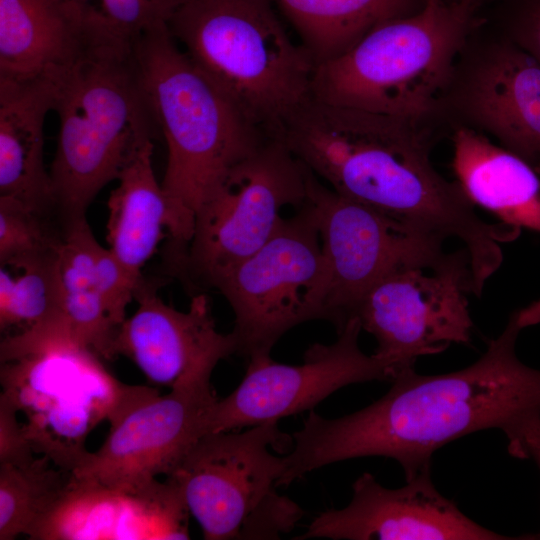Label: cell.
Instances as JSON below:
<instances>
[{"label": "cell", "instance_id": "cell-1", "mask_svg": "<svg viewBox=\"0 0 540 540\" xmlns=\"http://www.w3.org/2000/svg\"><path fill=\"white\" fill-rule=\"evenodd\" d=\"M540 324V300L510 315L473 364L446 374L402 370L380 399L328 419L310 411L292 435L279 480L288 486L309 472L347 459L383 456L400 464L406 480L431 470L433 454L462 436L501 430L510 452L540 419V370L516 355L520 333Z\"/></svg>", "mask_w": 540, "mask_h": 540}, {"label": "cell", "instance_id": "cell-2", "mask_svg": "<svg viewBox=\"0 0 540 540\" xmlns=\"http://www.w3.org/2000/svg\"><path fill=\"white\" fill-rule=\"evenodd\" d=\"M421 124L311 97L287 119L278 139L340 195L412 228L458 239L474 292L481 295L502 264L500 244L520 229L486 222L458 183L441 176Z\"/></svg>", "mask_w": 540, "mask_h": 540}, {"label": "cell", "instance_id": "cell-3", "mask_svg": "<svg viewBox=\"0 0 540 540\" xmlns=\"http://www.w3.org/2000/svg\"><path fill=\"white\" fill-rule=\"evenodd\" d=\"M133 48L144 93L167 145L161 185L171 209L170 236L184 246L200 206L268 136L193 65L166 21L140 34Z\"/></svg>", "mask_w": 540, "mask_h": 540}, {"label": "cell", "instance_id": "cell-4", "mask_svg": "<svg viewBox=\"0 0 540 540\" xmlns=\"http://www.w3.org/2000/svg\"><path fill=\"white\" fill-rule=\"evenodd\" d=\"M133 44L104 37L54 84L59 131L49 172L63 228L85 219L97 194L160 133Z\"/></svg>", "mask_w": 540, "mask_h": 540}, {"label": "cell", "instance_id": "cell-5", "mask_svg": "<svg viewBox=\"0 0 540 540\" xmlns=\"http://www.w3.org/2000/svg\"><path fill=\"white\" fill-rule=\"evenodd\" d=\"M272 0H183L167 20L193 65L268 137L312 97L316 64Z\"/></svg>", "mask_w": 540, "mask_h": 540}, {"label": "cell", "instance_id": "cell-6", "mask_svg": "<svg viewBox=\"0 0 540 540\" xmlns=\"http://www.w3.org/2000/svg\"><path fill=\"white\" fill-rule=\"evenodd\" d=\"M477 0L425 1L316 66L312 98L422 123L445 97Z\"/></svg>", "mask_w": 540, "mask_h": 540}, {"label": "cell", "instance_id": "cell-7", "mask_svg": "<svg viewBox=\"0 0 540 540\" xmlns=\"http://www.w3.org/2000/svg\"><path fill=\"white\" fill-rule=\"evenodd\" d=\"M0 358L2 392L25 412L34 451L70 472L97 422L111 424L154 390L118 382L60 321L6 336Z\"/></svg>", "mask_w": 540, "mask_h": 540}, {"label": "cell", "instance_id": "cell-8", "mask_svg": "<svg viewBox=\"0 0 540 540\" xmlns=\"http://www.w3.org/2000/svg\"><path fill=\"white\" fill-rule=\"evenodd\" d=\"M233 431L204 434L166 479L205 539H277L303 515L276 492L286 465L269 451L292 440H285L277 423Z\"/></svg>", "mask_w": 540, "mask_h": 540}, {"label": "cell", "instance_id": "cell-9", "mask_svg": "<svg viewBox=\"0 0 540 540\" xmlns=\"http://www.w3.org/2000/svg\"><path fill=\"white\" fill-rule=\"evenodd\" d=\"M310 170L278 138L268 137L234 165L197 210L177 265L203 287L255 253L286 206L306 199Z\"/></svg>", "mask_w": 540, "mask_h": 540}, {"label": "cell", "instance_id": "cell-10", "mask_svg": "<svg viewBox=\"0 0 540 540\" xmlns=\"http://www.w3.org/2000/svg\"><path fill=\"white\" fill-rule=\"evenodd\" d=\"M211 288L231 306L238 353L248 358L270 355L276 342L303 322L328 320L326 264L307 204L283 217L261 248Z\"/></svg>", "mask_w": 540, "mask_h": 540}, {"label": "cell", "instance_id": "cell-11", "mask_svg": "<svg viewBox=\"0 0 540 540\" xmlns=\"http://www.w3.org/2000/svg\"><path fill=\"white\" fill-rule=\"evenodd\" d=\"M473 294L465 249L427 261L400 265L361 298L351 317L376 342L375 355L401 371L420 356L439 354L451 344H469ZM348 318V319H349Z\"/></svg>", "mask_w": 540, "mask_h": 540}, {"label": "cell", "instance_id": "cell-12", "mask_svg": "<svg viewBox=\"0 0 540 540\" xmlns=\"http://www.w3.org/2000/svg\"><path fill=\"white\" fill-rule=\"evenodd\" d=\"M305 203L319 231L328 278V320L337 331L387 273L444 253L442 237L340 195L311 171Z\"/></svg>", "mask_w": 540, "mask_h": 540}, {"label": "cell", "instance_id": "cell-13", "mask_svg": "<svg viewBox=\"0 0 540 540\" xmlns=\"http://www.w3.org/2000/svg\"><path fill=\"white\" fill-rule=\"evenodd\" d=\"M362 328L349 318L332 344L315 343L304 353L303 363L275 362L270 355L249 358L238 387L211 406L206 433L231 431L311 410L338 389L374 380L392 381L401 370L359 346Z\"/></svg>", "mask_w": 540, "mask_h": 540}, {"label": "cell", "instance_id": "cell-14", "mask_svg": "<svg viewBox=\"0 0 540 540\" xmlns=\"http://www.w3.org/2000/svg\"><path fill=\"white\" fill-rule=\"evenodd\" d=\"M157 391L132 404L110 424L101 447L72 470L75 481L141 495L154 490L206 434L209 410L217 400L211 383Z\"/></svg>", "mask_w": 540, "mask_h": 540}, {"label": "cell", "instance_id": "cell-15", "mask_svg": "<svg viewBox=\"0 0 540 540\" xmlns=\"http://www.w3.org/2000/svg\"><path fill=\"white\" fill-rule=\"evenodd\" d=\"M134 299L138 307L120 326L113 357L130 359L151 383L170 389L208 383L217 363L238 353L233 331L217 330L204 293L193 295L187 311H179L141 278Z\"/></svg>", "mask_w": 540, "mask_h": 540}, {"label": "cell", "instance_id": "cell-16", "mask_svg": "<svg viewBox=\"0 0 540 540\" xmlns=\"http://www.w3.org/2000/svg\"><path fill=\"white\" fill-rule=\"evenodd\" d=\"M352 498L341 509L319 514L296 539L333 540H510L467 517L435 487L431 470L400 488L382 486L370 473L352 485Z\"/></svg>", "mask_w": 540, "mask_h": 540}, {"label": "cell", "instance_id": "cell-17", "mask_svg": "<svg viewBox=\"0 0 540 540\" xmlns=\"http://www.w3.org/2000/svg\"><path fill=\"white\" fill-rule=\"evenodd\" d=\"M452 102L467 127L486 132L532 166L540 160V63L511 40L483 49L461 73Z\"/></svg>", "mask_w": 540, "mask_h": 540}, {"label": "cell", "instance_id": "cell-18", "mask_svg": "<svg viewBox=\"0 0 540 540\" xmlns=\"http://www.w3.org/2000/svg\"><path fill=\"white\" fill-rule=\"evenodd\" d=\"M110 33L89 0H0V79L55 84Z\"/></svg>", "mask_w": 540, "mask_h": 540}, {"label": "cell", "instance_id": "cell-19", "mask_svg": "<svg viewBox=\"0 0 540 540\" xmlns=\"http://www.w3.org/2000/svg\"><path fill=\"white\" fill-rule=\"evenodd\" d=\"M54 101L50 81L0 79V197L47 216L55 203L44 163V127Z\"/></svg>", "mask_w": 540, "mask_h": 540}, {"label": "cell", "instance_id": "cell-20", "mask_svg": "<svg viewBox=\"0 0 540 540\" xmlns=\"http://www.w3.org/2000/svg\"><path fill=\"white\" fill-rule=\"evenodd\" d=\"M452 142V167L469 201L505 224L540 232V179L533 166L464 125Z\"/></svg>", "mask_w": 540, "mask_h": 540}, {"label": "cell", "instance_id": "cell-21", "mask_svg": "<svg viewBox=\"0 0 540 540\" xmlns=\"http://www.w3.org/2000/svg\"><path fill=\"white\" fill-rule=\"evenodd\" d=\"M153 148L151 141L138 151L107 202L108 248L137 283L164 231L170 234L172 228L169 200L153 170Z\"/></svg>", "mask_w": 540, "mask_h": 540}, {"label": "cell", "instance_id": "cell-22", "mask_svg": "<svg viewBox=\"0 0 540 540\" xmlns=\"http://www.w3.org/2000/svg\"><path fill=\"white\" fill-rule=\"evenodd\" d=\"M97 240L85 219L63 228L57 250L61 318L71 336L99 357L112 359L120 326L113 319L99 284Z\"/></svg>", "mask_w": 540, "mask_h": 540}, {"label": "cell", "instance_id": "cell-23", "mask_svg": "<svg viewBox=\"0 0 540 540\" xmlns=\"http://www.w3.org/2000/svg\"><path fill=\"white\" fill-rule=\"evenodd\" d=\"M316 66L352 48L379 24L410 15L412 0H272Z\"/></svg>", "mask_w": 540, "mask_h": 540}, {"label": "cell", "instance_id": "cell-24", "mask_svg": "<svg viewBox=\"0 0 540 540\" xmlns=\"http://www.w3.org/2000/svg\"><path fill=\"white\" fill-rule=\"evenodd\" d=\"M71 478L45 455L20 465L0 464V540L20 534L36 539Z\"/></svg>", "mask_w": 540, "mask_h": 540}, {"label": "cell", "instance_id": "cell-25", "mask_svg": "<svg viewBox=\"0 0 540 540\" xmlns=\"http://www.w3.org/2000/svg\"><path fill=\"white\" fill-rule=\"evenodd\" d=\"M59 243L47 250L0 262L2 332L12 328L22 332L61 318L57 269Z\"/></svg>", "mask_w": 540, "mask_h": 540}, {"label": "cell", "instance_id": "cell-26", "mask_svg": "<svg viewBox=\"0 0 540 540\" xmlns=\"http://www.w3.org/2000/svg\"><path fill=\"white\" fill-rule=\"evenodd\" d=\"M50 228L47 215L0 197V262L55 247L61 240Z\"/></svg>", "mask_w": 540, "mask_h": 540}, {"label": "cell", "instance_id": "cell-27", "mask_svg": "<svg viewBox=\"0 0 540 540\" xmlns=\"http://www.w3.org/2000/svg\"><path fill=\"white\" fill-rule=\"evenodd\" d=\"M18 409L3 392L0 395V464L20 465L35 458L34 448L24 426L17 418Z\"/></svg>", "mask_w": 540, "mask_h": 540}, {"label": "cell", "instance_id": "cell-28", "mask_svg": "<svg viewBox=\"0 0 540 540\" xmlns=\"http://www.w3.org/2000/svg\"><path fill=\"white\" fill-rule=\"evenodd\" d=\"M540 63V0H522L510 21V37Z\"/></svg>", "mask_w": 540, "mask_h": 540}, {"label": "cell", "instance_id": "cell-29", "mask_svg": "<svg viewBox=\"0 0 540 540\" xmlns=\"http://www.w3.org/2000/svg\"><path fill=\"white\" fill-rule=\"evenodd\" d=\"M510 454L519 459H533L540 469V419L523 431Z\"/></svg>", "mask_w": 540, "mask_h": 540}, {"label": "cell", "instance_id": "cell-30", "mask_svg": "<svg viewBox=\"0 0 540 540\" xmlns=\"http://www.w3.org/2000/svg\"><path fill=\"white\" fill-rule=\"evenodd\" d=\"M160 3L171 15L174 9L183 1V0H156ZM170 17V16H169ZM169 19V18H168Z\"/></svg>", "mask_w": 540, "mask_h": 540}, {"label": "cell", "instance_id": "cell-31", "mask_svg": "<svg viewBox=\"0 0 540 540\" xmlns=\"http://www.w3.org/2000/svg\"><path fill=\"white\" fill-rule=\"evenodd\" d=\"M530 539L540 540V532L536 535L531 536Z\"/></svg>", "mask_w": 540, "mask_h": 540}, {"label": "cell", "instance_id": "cell-32", "mask_svg": "<svg viewBox=\"0 0 540 540\" xmlns=\"http://www.w3.org/2000/svg\"><path fill=\"white\" fill-rule=\"evenodd\" d=\"M536 167H537L538 171L540 172V160H539V162H538V164H537Z\"/></svg>", "mask_w": 540, "mask_h": 540}, {"label": "cell", "instance_id": "cell-33", "mask_svg": "<svg viewBox=\"0 0 540 540\" xmlns=\"http://www.w3.org/2000/svg\"><path fill=\"white\" fill-rule=\"evenodd\" d=\"M425 1H434V2H439V1H445V0H425Z\"/></svg>", "mask_w": 540, "mask_h": 540}]
</instances>
